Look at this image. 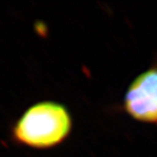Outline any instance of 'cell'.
<instances>
[{"label": "cell", "mask_w": 157, "mask_h": 157, "mask_svg": "<svg viewBox=\"0 0 157 157\" xmlns=\"http://www.w3.org/2000/svg\"><path fill=\"white\" fill-rule=\"evenodd\" d=\"M72 128L69 112L59 103L40 102L31 106L14 126L18 142L34 148H49L63 142Z\"/></svg>", "instance_id": "6da1fadb"}, {"label": "cell", "mask_w": 157, "mask_h": 157, "mask_svg": "<svg viewBox=\"0 0 157 157\" xmlns=\"http://www.w3.org/2000/svg\"><path fill=\"white\" fill-rule=\"evenodd\" d=\"M124 108L133 119L157 123V68L140 74L131 83L124 98Z\"/></svg>", "instance_id": "7a4b0ae2"}]
</instances>
